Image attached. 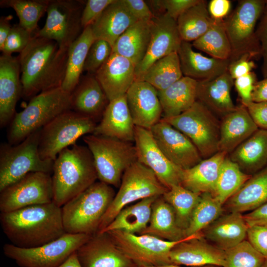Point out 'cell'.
I'll use <instances>...</instances> for the list:
<instances>
[{"mask_svg": "<svg viewBox=\"0 0 267 267\" xmlns=\"http://www.w3.org/2000/svg\"><path fill=\"white\" fill-rule=\"evenodd\" d=\"M68 48L36 34L18 56L22 97L31 99L38 93L61 87L65 78Z\"/></svg>", "mask_w": 267, "mask_h": 267, "instance_id": "cell-1", "label": "cell"}, {"mask_svg": "<svg viewBox=\"0 0 267 267\" xmlns=\"http://www.w3.org/2000/svg\"><path fill=\"white\" fill-rule=\"evenodd\" d=\"M0 222L11 244L21 248L38 247L66 233L61 207L53 202L1 213Z\"/></svg>", "mask_w": 267, "mask_h": 267, "instance_id": "cell-2", "label": "cell"}, {"mask_svg": "<svg viewBox=\"0 0 267 267\" xmlns=\"http://www.w3.org/2000/svg\"><path fill=\"white\" fill-rule=\"evenodd\" d=\"M52 174L53 202L60 207L98 179L91 153L77 144L58 154Z\"/></svg>", "mask_w": 267, "mask_h": 267, "instance_id": "cell-3", "label": "cell"}, {"mask_svg": "<svg viewBox=\"0 0 267 267\" xmlns=\"http://www.w3.org/2000/svg\"><path fill=\"white\" fill-rule=\"evenodd\" d=\"M115 194L112 186L98 181L66 203L61 207L65 232L90 235L97 233Z\"/></svg>", "mask_w": 267, "mask_h": 267, "instance_id": "cell-4", "label": "cell"}, {"mask_svg": "<svg viewBox=\"0 0 267 267\" xmlns=\"http://www.w3.org/2000/svg\"><path fill=\"white\" fill-rule=\"evenodd\" d=\"M70 110L71 93L61 87L38 93L22 111L14 115L8 129V143L12 145L20 143L59 115Z\"/></svg>", "mask_w": 267, "mask_h": 267, "instance_id": "cell-5", "label": "cell"}, {"mask_svg": "<svg viewBox=\"0 0 267 267\" xmlns=\"http://www.w3.org/2000/svg\"><path fill=\"white\" fill-rule=\"evenodd\" d=\"M83 139L92 155L99 181L119 187L124 172L137 161L134 144L94 134Z\"/></svg>", "mask_w": 267, "mask_h": 267, "instance_id": "cell-6", "label": "cell"}, {"mask_svg": "<svg viewBox=\"0 0 267 267\" xmlns=\"http://www.w3.org/2000/svg\"><path fill=\"white\" fill-rule=\"evenodd\" d=\"M266 2L265 0H239L234 10L224 19L231 48L230 62L244 55L252 59L261 57L256 26Z\"/></svg>", "mask_w": 267, "mask_h": 267, "instance_id": "cell-7", "label": "cell"}, {"mask_svg": "<svg viewBox=\"0 0 267 267\" xmlns=\"http://www.w3.org/2000/svg\"><path fill=\"white\" fill-rule=\"evenodd\" d=\"M41 130L20 143L0 146V191L31 172L52 173L53 162L41 158L39 152Z\"/></svg>", "mask_w": 267, "mask_h": 267, "instance_id": "cell-8", "label": "cell"}, {"mask_svg": "<svg viewBox=\"0 0 267 267\" xmlns=\"http://www.w3.org/2000/svg\"><path fill=\"white\" fill-rule=\"evenodd\" d=\"M168 190L151 170L136 161L124 172L119 190L100 222L97 233H101L126 206L146 198L162 196Z\"/></svg>", "mask_w": 267, "mask_h": 267, "instance_id": "cell-9", "label": "cell"}, {"mask_svg": "<svg viewBox=\"0 0 267 267\" xmlns=\"http://www.w3.org/2000/svg\"><path fill=\"white\" fill-rule=\"evenodd\" d=\"M162 119L185 134L203 159L219 152L220 121L200 102L196 100L190 108L178 116Z\"/></svg>", "mask_w": 267, "mask_h": 267, "instance_id": "cell-10", "label": "cell"}, {"mask_svg": "<svg viewBox=\"0 0 267 267\" xmlns=\"http://www.w3.org/2000/svg\"><path fill=\"white\" fill-rule=\"evenodd\" d=\"M97 123L72 110L59 115L41 129L39 152L41 158L54 161L64 149L76 144L88 134H93Z\"/></svg>", "mask_w": 267, "mask_h": 267, "instance_id": "cell-11", "label": "cell"}, {"mask_svg": "<svg viewBox=\"0 0 267 267\" xmlns=\"http://www.w3.org/2000/svg\"><path fill=\"white\" fill-rule=\"evenodd\" d=\"M91 236L65 233L55 240L34 248H21L6 243L3 251L5 256L20 267H58Z\"/></svg>", "mask_w": 267, "mask_h": 267, "instance_id": "cell-12", "label": "cell"}, {"mask_svg": "<svg viewBox=\"0 0 267 267\" xmlns=\"http://www.w3.org/2000/svg\"><path fill=\"white\" fill-rule=\"evenodd\" d=\"M106 233L137 267L171 264V251L188 237L178 241H170L148 234H135L121 230H112Z\"/></svg>", "mask_w": 267, "mask_h": 267, "instance_id": "cell-13", "label": "cell"}, {"mask_svg": "<svg viewBox=\"0 0 267 267\" xmlns=\"http://www.w3.org/2000/svg\"><path fill=\"white\" fill-rule=\"evenodd\" d=\"M85 4L79 0H49L45 24L36 35L68 48L84 30L81 17Z\"/></svg>", "mask_w": 267, "mask_h": 267, "instance_id": "cell-14", "label": "cell"}, {"mask_svg": "<svg viewBox=\"0 0 267 267\" xmlns=\"http://www.w3.org/2000/svg\"><path fill=\"white\" fill-rule=\"evenodd\" d=\"M51 174L31 172L0 191L1 213L53 202Z\"/></svg>", "mask_w": 267, "mask_h": 267, "instance_id": "cell-15", "label": "cell"}, {"mask_svg": "<svg viewBox=\"0 0 267 267\" xmlns=\"http://www.w3.org/2000/svg\"><path fill=\"white\" fill-rule=\"evenodd\" d=\"M134 144L137 161L151 170L165 187L181 184L183 170L167 158L150 130L135 126Z\"/></svg>", "mask_w": 267, "mask_h": 267, "instance_id": "cell-16", "label": "cell"}, {"mask_svg": "<svg viewBox=\"0 0 267 267\" xmlns=\"http://www.w3.org/2000/svg\"><path fill=\"white\" fill-rule=\"evenodd\" d=\"M182 41L176 20L165 13L154 17L151 21V37L147 51L135 67V81L157 60L178 53Z\"/></svg>", "mask_w": 267, "mask_h": 267, "instance_id": "cell-17", "label": "cell"}, {"mask_svg": "<svg viewBox=\"0 0 267 267\" xmlns=\"http://www.w3.org/2000/svg\"><path fill=\"white\" fill-rule=\"evenodd\" d=\"M160 149L174 164L184 170L203 159L192 142L182 133L161 119L150 130Z\"/></svg>", "mask_w": 267, "mask_h": 267, "instance_id": "cell-18", "label": "cell"}, {"mask_svg": "<svg viewBox=\"0 0 267 267\" xmlns=\"http://www.w3.org/2000/svg\"><path fill=\"white\" fill-rule=\"evenodd\" d=\"M225 256V251L207 241L201 232L188 236L174 247L170 259L171 264L178 266L222 267Z\"/></svg>", "mask_w": 267, "mask_h": 267, "instance_id": "cell-19", "label": "cell"}, {"mask_svg": "<svg viewBox=\"0 0 267 267\" xmlns=\"http://www.w3.org/2000/svg\"><path fill=\"white\" fill-rule=\"evenodd\" d=\"M76 253L82 267H137L106 232L91 235Z\"/></svg>", "mask_w": 267, "mask_h": 267, "instance_id": "cell-20", "label": "cell"}, {"mask_svg": "<svg viewBox=\"0 0 267 267\" xmlns=\"http://www.w3.org/2000/svg\"><path fill=\"white\" fill-rule=\"evenodd\" d=\"M128 105L135 126L151 130L163 114L157 89L143 81L134 82L126 93Z\"/></svg>", "mask_w": 267, "mask_h": 267, "instance_id": "cell-21", "label": "cell"}, {"mask_svg": "<svg viewBox=\"0 0 267 267\" xmlns=\"http://www.w3.org/2000/svg\"><path fill=\"white\" fill-rule=\"evenodd\" d=\"M18 57L2 53L0 56V126L9 124L15 115L17 101L22 94Z\"/></svg>", "mask_w": 267, "mask_h": 267, "instance_id": "cell-22", "label": "cell"}, {"mask_svg": "<svg viewBox=\"0 0 267 267\" xmlns=\"http://www.w3.org/2000/svg\"><path fill=\"white\" fill-rule=\"evenodd\" d=\"M135 65L129 59L111 53L94 74L109 101L125 95L135 81Z\"/></svg>", "mask_w": 267, "mask_h": 267, "instance_id": "cell-23", "label": "cell"}, {"mask_svg": "<svg viewBox=\"0 0 267 267\" xmlns=\"http://www.w3.org/2000/svg\"><path fill=\"white\" fill-rule=\"evenodd\" d=\"M135 127L126 94L109 101L92 134L134 143Z\"/></svg>", "mask_w": 267, "mask_h": 267, "instance_id": "cell-24", "label": "cell"}, {"mask_svg": "<svg viewBox=\"0 0 267 267\" xmlns=\"http://www.w3.org/2000/svg\"><path fill=\"white\" fill-rule=\"evenodd\" d=\"M71 110L100 121L109 101L95 75L81 78L71 93Z\"/></svg>", "mask_w": 267, "mask_h": 267, "instance_id": "cell-25", "label": "cell"}, {"mask_svg": "<svg viewBox=\"0 0 267 267\" xmlns=\"http://www.w3.org/2000/svg\"><path fill=\"white\" fill-rule=\"evenodd\" d=\"M248 225L242 214H222L202 231L203 237L215 246L226 251L246 240Z\"/></svg>", "mask_w": 267, "mask_h": 267, "instance_id": "cell-26", "label": "cell"}, {"mask_svg": "<svg viewBox=\"0 0 267 267\" xmlns=\"http://www.w3.org/2000/svg\"><path fill=\"white\" fill-rule=\"evenodd\" d=\"M259 129L243 105L222 118L219 152L227 155Z\"/></svg>", "mask_w": 267, "mask_h": 267, "instance_id": "cell-27", "label": "cell"}, {"mask_svg": "<svg viewBox=\"0 0 267 267\" xmlns=\"http://www.w3.org/2000/svg\"><path fill=\"white\" fill-rule=\"evenodd\" d=\"M183 75L197 82L215 78L227 71L229 60L206 57L193 49L191 43L182 41L178 52Z\"/></svg>", "mask_w": 267, "mask_h": 267, "instance_id": "cell-28", "label": "cell"}, {"mask_svg": "<svg viewBox=\"0 0 267 267\" xmlns=\"http://www.w3.org/2000/svg\"><path fill=\"white\" fill-rule=\"evenodd\" d=\"M234 80L228 71L211 80L197 82L196 99L221 118L236 107L231 97Z\"/></svg>", "mask_w": 267, "mask_h": 267, "instance_id": "cell-29", "label": "cell"}, {"mask_svg": "<svg viewBox=\"0 0 267 267\" xmlns=\"http://www.w3.org/2000/svg\"><path fill=\"white\" fill-rule=\"evenodd\" d=\"M137 21L123 0H114L91 25L92 33L95 40L105 41L112 47L118 38Z\"/></svg>", "mask_w": 267, "mask_h": 267, "instance_id": "cell-30", "label": "cell"}, {"mask_svg": "<svg viewBox=\"0 0 267 267\" xmlns=\"http://www.w3.org/2000/svg\"><path fill=\"white\" fill-rule=\"evenodd\" d=\"M267 203V165L252 175L223 204L228 212H251Z\"/></svg>", "mask_w": 267, "mask_h": 267, "instance_id": "cell-31", "label": "cell"}, {"mask_svg": "<svg viewBox=\"0 0 267 267\" xmlns=\"http://www.w3.org/2000/svg\"><path fill=\"white\" fill-rule=\"evenodd\" d=\"M228 156L246 174L261 171L267 165V130L259 129Z\"/></svg>", "mask_w": 267, "mask_h": 267, "instance_id": "cell-32", "label": "cell"}, {"mask_svg": "<svg viewBox=\"0 0 267 267\" xmlns=\"http://www.w3.org/2000/svg\"><path fill=\"white\" fill-rule=\"evenodd\" d=\"M227 156L218 152L192 168L183 170L181 185L193 192L213 193L222 164Z\"/></svg>", "mask_w": 267, "mask_h": 267, "instance_id": "cell-33", "label": "cell"}, {"mask_svg": "<svg viewBox=\"0 0 267 267\" xmlns=\"http://www.w3.org/2000/svg\"><path fill=\"white\" fill-rule=\"evenodd\" d=\"M197 81L183 76L162 90H157L163 118L178 116L190 108L196 101Z\"/></svg>", "mask_w": 267, "mask_h": 267, "instance_id": "cell-34", "label": "cell"}, {"mask_svg": "<svg viewBox=\"0 0 267 267\" xmlns=\"http://www.w3.org/2000/svg\"><path fill=\"white\" fill-rule=\"evenodd\" d=\"M151 21L139 20L131 26L116 41L112 53L129 59L136 66L144 58L148 47Z\"/></svg>", "mask_w": 267, "mask_h": 267, "instance_id": "cell-35", "label": "cell"}, {"mask_svg": "<svg viewBox=\"0 0 267 267\" xmlns=\"http://www.w3.org/2000/svg\"><path fill=\"white\" fill-rule=\"evenodd\" d=\"M141 234H148L170 241H178L187 237L184 231L178 226L172 207L162 195L154 201L149 224Z\"/></svg>", "mask_w": 267, "mask_h": 267, "instance_id": "cell-36", "label": "cell"}, {"mask_svg": "<svg viewBox=\"0 0 267 267\" xmlns=\"http://www.w3.org/2000/svg\"><path fill=\"white\" fill-rule=\"evenodd\" d=\"M158 197L146 198L126 206L99 233L112 230H121L132 234H141L149 224L152 205Z\"/></svg>", "mask_w": 267, "mask_h": 267, "instance_id": "cell-37", "label": "cell"}, {"mask_svg": "<svg viewBox=\"0 0 267 267\" xmlns=\"http://www.w3.org/2000/svg\"><path fill=\"white\" fill-rule=\"evenodd\" d=\"M94 40L89 26L69 47L66 74L61 86L66 91L71 93L78 84L88 51Z\"/></svg>", "mask_w": 267, "mask_h": 267, "instance_id": "cell-38", "label": "cell"}, {"mask_svg": "<svg viewBox=\"0 0 267 267\" xmlns=\"http://www.w3.org/2000/svg\"><path fill=\"white\" fill-rule=\"evenodd\" d=\"M213 20L208 11L207 1L199 0L177 20L182 41L190 43L198 39L210 28Z\"/></svg>", "mask_w": 267, "mask_h": 267, "instance_id": "cell-39", "label": "cell"}, {"mask_svg": "<svg viewBox=\"0 0 267 267\" xmlns=\"http://www.w3.org/2000/svg\"><path fill=\"white\" fill-rule=\"evenodd\" d=\"M184 76L178 53H173L157 60L150 66L138 81H145L157 90H164Z\"/></svg>", "mask_w": 267, "mask_h": 267, "instance_id": "cell-40", "label": "cell"}, {"mask_svg": "<svg viewBox=\"0 0 267 267\" xmlns=\"http://www.w3.org/2000/svg\"><path fill=\"white\" fill-rule=\"evenodd\" d=\"M193 47L221 60H229L231 45L226 33L224 19L213 20L208 31L192 43Z\"/></svg>", "mask_w": 267, "mask_h": 267, "instance_id": "cell-41", "label": "cell"}, {"mask_svg": "<svg viewBox=\"0 0 267 267\" xmlns=\"http://www.w3.org/2000/svg\"><path fill=\"white\" fill-rule=\"evenodd\" d=\"M162 196L172 207L177 223L185 233L193 211L201 198V194L178 184L172 186Z\"/></svg>", "mask_w": 267, "mask_h": 267, "instance_id": "cell-42", "label": "cell"}, {"mask_svg": "<svg viewBox=\"0 0 267 267\" xmlns=\"http://www.w3.org/2000/svg\"><path fill=\"white\" fill-rule=\"evenodd\" d=\"M252 176L242 172L227 155L222 164L212 194L223 205Z\"/></svg>", "mask_w": 267, "mask_h": 267, "instance_id": "cell-43", "label": "cell"}, {"mask_svg": "<svg viewBox=\"0 0 267 267\" xmlns=\"http://www.w3.org/2000/svg\"><path fill=\"white\" fill-rule=\"evenodd\" d=\"M223 205L209 192L201 194L199 202L195 208L185 235L189 236L202 232L221 216Z\"/></svg>", "mask_w": 267, "mask_h": 267, "instance_id": "cell-44", "label": "cell"}, {"mask_svg": "<svg viewBox=\"0 0 267 267\" xmlns=\"http://www.w3.org/2000/svg\"><path fill=\"white\" fill-rule=\"evenodd\" d=\"M49 0H1L2 7H11L14 10L23 28L36 34L39 29L38 23L46 12Z\"/></svg>", "mask_w": 267, "mask_h": 267, "instance_id": "cell-45", "label": "cell"}, {"mask_svg": "<svg viewBox=\"0 0 267 267\" xmlns=\"http://www.w3.org/2000/svg\"><path fill=\"white\" fill-rule=\"evenodd\" d=\"M266 259L245 240L225 251L222 267H261Z\"/></svg>", "mask_w": 267, "mask_h": 267, "instance_id": "cell-46", "label": "cell"}, {"mask_svg": "<svg viewBox=\"0 0 267 267\" xmlns=\"http://www.w3.org/2000/svg\"><path fill=\"white\" fill-rule=\"evenodd\" d=\"M112 52V47L105 41L94 40L88 51L84 71L94 75L108 59Z\"/></svg>", "mask_w": 267, "mask_h": 267, "instance_id": "cell-47", "label": "cell"}, {"mask_svg": "<svg viewBox=\"0 0 267 267\" xmlns=\"http://www.w3.org/2000/svg\"><path fill=\"white\" fill-rule=\"evenodd\" d=\"M35 34L28 31L19 23L12 26L0 51L2 53L12 54L22 52Z\"/></svg>", "mask_w": 267, "mask_h": 267, "instance_id": "cell-48", "label": "cell"}, {"mask_svg": "<svg viewBox=\"0 0 267 267\" xmlns=\"http://www.w3.org/2000/svg\"><path fill=\"white\" fill-rule=\"evenodd\" d=\"M199 0H153L155 6L165 11V13L177 21L186 10L194 5Z\"/></svg>", "mask_w": 267, "mask_h": 267, "instance_id": "cell-49", "label": "cell"}, {"mask_svg": "<svg viewBox=\"0 0 267 267\" xmlns=\"http://www.w3.org/2000/svg\"><path fill=\"white\" fill-rule=\"evenodd\" d=\"M114 1V0H87L81 17V24L83 29L91 26L104 9Z\"/></svg>", "mask_w": 267, "mask_h": 267, "instance_id": "cell-50", "label": "cell"}, {"mask_svg": "<svg viewBox=\"0 0 267 267\" xmlns=\"http://www.w3.org/2000/svg\"><path fill=\"white\" fill-rule=\"evenodd\" d=\"M257 82L256 75L253 72L234 80V85L241 98L242 105L245 106L252 102V94Z\"/></svg>", "mask_w": 267, "mask_h": 267, "instance_id": "cell-51", "label": "cell"}, {"mask_svg": "<svg viewBox=\"0 0 267 267\" xmlns=\"http://www.w3.org/2000/svg\"><path fill=\"white\" fill-rule=\"evenodd\" d=\"M247 238L254 248L267 260V227L259 225L248 226Z\"/></svg>", "mask_w": 267, "mask_h": 267, "instance_id": "cell-52", "label": "cell"}, {"mask_svg": "<svg viewBox=\"0 0 267 267\" xmlns=\"http://www.w3.org/2000/svg\"><path fill=\"white\" fill-rule=\"evenodd\" d=\"M256 33L260 44L261 57L263 58L262 72L265 78L267 77V0Z\"/></svg>", "mask_w": 267, "mask_h": 267, "instance_id": "cell-53", "label": "cell"}, {"mask_svg": "<svg viewBox=\"0 0 267 267\" xmlns=\"http://www.w3.org/2000/svg\"><path fill=\"white\" fill-rule=\"evenodd\" d=\"M256 65L249 55H244L230 62L227 71L233 80L246 75L252 72Z\"/></svg>", "mask_w": 267, "mask_h": 267, "instance_id": "cell-54", "label": "cell"}, {"mask_svg": "<svg viewBox=\"0 0 267 267\" xmlns=\"http://www.w3.org/2000/svg\"><path fill=\"white\" fill-rule=\"evenodd\" d=\"M244 106L258 128L267 130V101H252Z\"/></svg>", "mask_w": 267, "mask_h": 267, "instance_id": "cell-55", "label": "cell"}, {"mask_svg": "<svg viewBox=\"0 0 267 267\" xmlns=\"http://www.w3.org/2000/svg\"><path fill=\"white\" fill-rule=\"evenodd\" d=\"M131 14L138 20H151L153 14L146 3L143 0H123Z\"/></svg>", "mask_w": 267, "mask_h": 267, "instance_id": "cell-56", "label": "cell"}, {"mask_svg": "<svg viewBox=\"0 0 267 267\" xmlns=\"http://www.w3.org/2000/svg\"><path fill=\"white\" fill-rule=\"evenodd\" d=\"M231 8V2L229 0H211L207 4L209 14L215 20H222L227 17Z\"/></svg>", "mask_w": 267, "mask_h": 267, "instance_id": "cell-57", "label": "cell"}, {"mask_svg": "<svg viewBox=\"0 0 267 267\" xmlns=\"http://www.w3.org/2000/svg\"><path fill=\"white\" fill-rule=\"evenodd\" d=\"M248 226L259 225L267 227V203L243 215Z\"/></svg>", "mask_w": 267, "mask_h": 267, "instance_id": "cell-58", "label": "cell"}, {"mask_svg": "<svg viewBox=\"0 0 267 267\" xmlns=\"http://www.w3.org/2000/svg\"><path fill=\"white\" fill-rule=\"evenodd\" d=\"M252 99L255 102L267 101V77L256 83Z\"/></svg>", "mask_w": 267, "mask_h": 267, "instance_id": "cell-59", "label": "cell"}, {"mask_svg": "<svg viewBox=\"0 0 267 267\" xmlns=\"http://www.w3.org/2000/svg\"><path fill=\"white\" fill-rule=\"evenodd\" d=\"M12 18L11 15L1 16L0 18V50L2 49L12 27L10 24Z\"/></svg>", "mask_w": 267, "mask_h": 267, "instance_id": "cell-60", "label": "cell"}, {"mask_svg": "<svg viewBox=\"0 0 267 267\" xmlns=\"http://www.w3.org/2000/svg\"><path fill=\"white\" fill-rule=\"evenodd\" d=\"M58 267H82L79 261L76 252Z\"/></svg>", "mask_w": 267, "mask_h": 267, "instance_id": "cell-61", "label": "cell"}, {"mask_svg": "<svg viewBox=\"0 0 267 267\" xmlns=\"http://www.w3.org/2000/svg\"><path fill=\"white\" fill-rule=\"evenodd\" d=\"M182 267L180 266L173 265V264H169V265H163V266H152V267ZM217 267L215 266H203V267Z\"/></svg>", "mask_w": 267, "mask_h": 267, "instance_id": "cell-62", "label": "cell"}, {"mask_svg": "<svg viewBox=\"0 0 267 267\" xmlns=\"http://www.w3.org/2000/svg\"><path fill=\"white\" fill-rule=\"evenodd\" d=\"M261 267H267V260L266 259L265 261Z\"/></svg>", "mask_w": 267, "mask_h": 267, "instance_id": "cell-63", "label": "cell"}]
</instances>
